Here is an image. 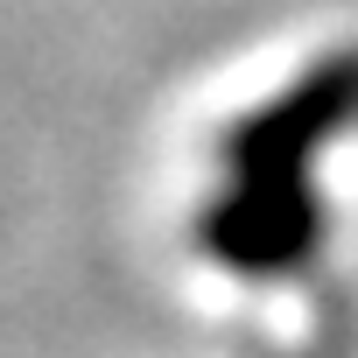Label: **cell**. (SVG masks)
I'll use <instances>...</instances> for the list:
<instances>
[{
  "label": "cell",
  "instance_id": "obj_1",
  "mask_svg": "<svg viewBox=\"0 0 358 358\" xmlns=\"http://www.w3.org/2000/svg\"><path fill=\"white\" fill-rule=\"evenodd\" d=\"M351 120H358V57H323L281 99H267L225 134V183L197 225L218 267L253 281L309 267L323 225L309 197V155Z\"/></svg>",
  "mask_w": 358,
  "mask_h": 358
}]
</instances>
